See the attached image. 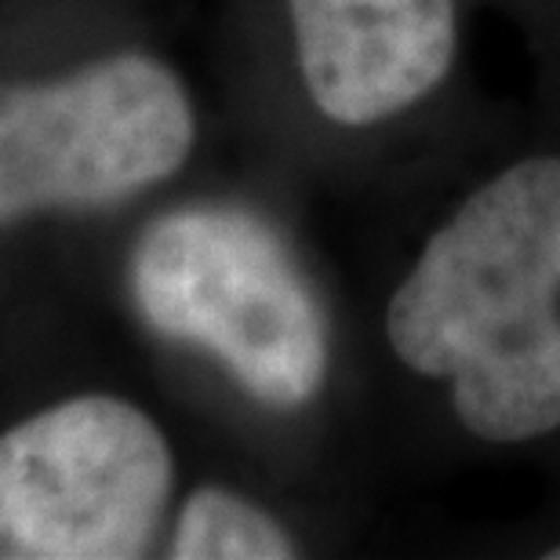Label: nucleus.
Returning a JSON list of instances; mask_svg holds the SVG:
<instances>
[{"label":"nucleus","instance_id":"f257e3e1","mask_svg":"<svg viewBox=\"0 0 560 560\" xmlns=\"http://www.w3.org/2000/svg\"><path fill=\"white\" fill-rule=\"evenodd\" d=\"M383 342L469 441L560 436V150L513 156L447 208L389 291Z\"/></svg>","mask_w":560,"mask_h":560},{"label":"nucleus","instance_id":"f03ea898","mask_svg":"<svg viewBox=\"0 0 560 560\" xmlns=\"http://www.w3.org/2000/svg\"><path fill=\"white\" fill-rule=\"evenodd\" d=\"M142 324L215 357L252 400L313 405L331 375V320L280 233L226 205L167 211L128 262Z\"/></svg>","mask_w":560,"mask_h":560},{"label":"nucleus","instance_id":"7ed1b4c3","mask_svg":"<svg viewBox=\"0 0 560 560\" xmlns=\"http://www.w3.org/2000/svg\"><path fill=\"white\" fill-rule=\"evenodd\" d=\"M197 114L172 66L142 51L51 84H0V226L48 208H106L189 161Z\"/></svg>","mask_w":560,"mask_h":560},{"label":"nucleus","instance_id":"20e7f679","mask_svg":"<svg viewBox=\"0 0 560 560\" xmlns=\"http://www.w3.org/2000/svg\"><path fill=\"white\" fill-rule=\"evenodd\" d=\"M172 491V444L142 408L62 400L0 436V560L142 557Z\"/></svg>","mask_w":560,"mask_h":560},{"label":"nucleus","instance_id":"39448f33","mask_svg":"<svg viewBox=\"0 0 560 560\" xmlns=\"http://www.w3.org/2000/svg\"><path fill=\"white\" fill-rule=\"evenodd\" d=\"M302 92L342 131L430 106L463 55V0H288Z\"/></svg>","mask_w":560,"mask_h":560},{"label":"nucleus","instance_id":"423d86ee","mask_svg":"<svg viewBox=\"0 0 560 560\" xmlns=\"http://www.w3.org/2000/svg\"><path fill=\"white\" fill-rule=\"evenodd\" d=\"M167 557L175 560H288L299 542L270 510L222 485H205L178 506Z\"/></svg>","mask_w":560,"mask_h":560},{"label":"nucleus","instance_id":"0eeeda50","mask_svg":"<svg viewBox=\"0 0 560 560\" xmlns=\"http://www.w3.org/2000/svg\"><path fill=\"white\" fill-rule=\"evenodd\" d=\"M542 560H560V539L557 542H550V546H546V550L539 553Z\"/></svg>","mask_w":560,"mask_h":560}]
</instances>
